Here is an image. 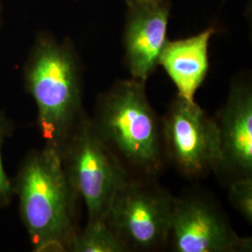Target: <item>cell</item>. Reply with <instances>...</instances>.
Listing matches in <instances>:
<instances>
[{
  "label": "cell",
  "instance_id": "cell-1",
  "mask_svg": "<svg viewBox=\"0 0 252 252\" xmlns=\"http://www.w3.org/2000/svg\"><path fill=\"white\" fill-rule=\"evenodd\" d=\"M92 120L100 139L135 179H155L164 157L161 118L151 106L145 82H116L99 96Z\"/></svg>",
  "mask_w": 252,
  "mask_h": 252
},
{
  "label": "cell",
  "instance_id": "cell-2",
  "mask_svg": "<svg viewBox=\"0 0 252 252\" xmlns=\"http://www.w3.org/2000/svg\"><path fill=\"white\" fill-rule=\"evenodd\" d=\"M14 187L22 220L34 251L70 250L80 197L63 169L60 153L46 146L26 157Z\"/></svg>",
  "mask_w": 252,
  "mask_h": 252
},
{
  "label": "cell",
  "instance_id": "cell-3",
  "mask_svg": "<svg viewBox=\"0 0 252 252\" xmlns=\"http://www.w3.org/2000/svg\"><path fill=\"white\" fill-rule=\"evenodd\" d=\"M25 80L36 102L37 126L45 145L61 154L86 116L80 68L72 47L52 37H39L26 65Z\"/></svg>",
  "mask_w": 252,
  "mask_h": 252
},
{
  "label": "cell",
  "instance_id": "cell-4",
  "mask_svg": "<svg viewBox=\"0 0 252 252\" xmlns=\"http://www.w3.org/2000/svg\"><path fill=\"white\" fill-rule=\"evenodd\" d=\"M60 155L73 189L86 205L88 222L105 220L118 189L132 177L100 139L87 115Z\"/></svg>",
  "mask_w": 252,
  "mask_h": 252
},
{
  "label": "cell",
  "instance_id": "cell-5",
  "mask_svg": "<svg viewBox=\"0 0 252 252\" xmlns=\"http://www.w3.org/2000/svg\"><path fill=\"white\" fill-rule=\"evenodd\" d=\"M173 201L154 179L131 178L118 189L105 221L128 252H152L168 242Z\"/></svg>",
  "mask_w": 252,
  "mask_h": 252
},
{
  "label": "cell",
  "instance_id": "cell-6",
  "mask_svg": "<svg viewBox=\"0 0 252 252\" xmlns=\"http://www.w3.org/2000/svg\"><path fill=\"white\" fill-rule=\"evenodd\" d=\"M161 123L166 162L187 178L215 174L220 161V136L216 119L210 117L195 101L177 95Z\"/></svg>",
  "mask_w": 252,
  "mask_h": 252
},
{
  "label": "cell",
  "instance_id": "cell-7",
  "mask_svg": "<svg viewBox=\"0 0 252 252\" xmlns=\"http://www.w3.org/2000/svg\"><path fill=\"white\" fill-rule=\"evenodd\" d=\"M167 243L175 252H246L252 242L235 233L210 196L190 190L174 197Z\"/></svg>",
  "mask_w": 252,
  "mask_h": 252
},
{
  "label": "cell",
  "instance_id": "cell-8",
  "mask_svg": "<svg viewBox=\"0 0 252 252\" xmlns=\"http://www.w3.org/2000/svg\"><path fill=\"white\" fill-rule=\"evenodd\" d=\"M216 120L220 161L215 175L226 185L252 179V87L249 79L234 80Z\"/></svg>",
  "mask_w": 252,
  "mask_h": 252
},
{
  "label": "cell",
  "instance_id": "cell-9",
  "mask_svg": "<svg viewBox=\"0 0 252 252\" xmlns=\"http://www.w3.org/2000/svg\"><path fill=\"white\" fill-rule=\"evenodd\" d=\"M125 44L132 79L145 82L159 64L167 40L166 0H128Z\"/></svg>",
  "mask_w": 252,
  "mask_h": 252
},
{
  "label": "cell",
  "instance_id": "cell-10",
  "mask_svg": "<svg viewBox=\"0 0 252 252\" xmlns=\"http://www.w3.org/2000/svg\"><path fill=\"white\" fill-rule=\"evenodd\" d=\"M214 33L208 28L199 35L176 41H168L159 59L177 89L178 95L194 101V95L208 70L207 48Z\"/></svg>",
  "mask_w": 252,
  "mask_h": 252
},
{
  "label": "cell",
  "instance_id": "cell-11",
  "mask_svg": "<svg viewBox=\"0 0 252 252\" xmlns=\"http://www.w3.org/2000/svg\"><path fill=\"white\" fill-rule=\"evenodd\" d=\"M69 252H127L126 245L112 232L105 220L88 222L73 239Z\"/></svg>",
  "mask_w": 252,
  "mask_h": 252
},
{
  "label": "cell",
  "instance_id": "cell-12",
  "mask_svg": "<svg viewBox=\"0 0 252 252\" xmlns=\"http://www.w3.org/2000/svg\"><path fill=\"white\" fill-rule=\"evenodd\" d=\"M229 200L234 209L252 224V179L236 180L228 185Z\"/></svg>",
  "mask_w": 252,
  "mask_h": 252
},
{
  "label": "cell",
  "instance_id": "cell-13",
  "mask_svg": "<svg viewBox=\"0 0 252 252\" xmlns=\"http://www.w3.org/2000/svg\"><path fill=\"white\" fill-rule=\"evenodd\" d=\"M11 131L12 126L10 122L0 114V208L7 207L14 194L13 184L5 171L2 158V147L5 139L11 134Z\"/></svg>",
  "mask_w": 252,
  "mask_h": 252
}]
</instances>
